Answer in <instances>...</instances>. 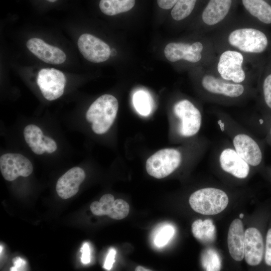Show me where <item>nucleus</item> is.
<instances>
[{
	"instance_id": "1",
	"label": "nucleus",
	"mask_w": 271,
	"mask_h": 271,
	"mask_svg": "<svg viewBox=\"0 0 271 271\" xmlns=\"http://www.w3.org/2000/svg\"><path fill=\"white\" fill-rule=\"evenodd\" d=\"M229 22L212 39L216 52L231 49L261 58L271 48L270 36L262 26L255 22Z\"/></svg>"
},
{
	"instance_id": "2",
	"label": "nucleus",
	"mask_w": 271,
	"mask_h": 271,
	"mask_svg": "<svg viewBox=\"0 0 271 271\" xmlns=\"http://www.w3.org/2000/svg\"><path fill=\"white\" fill-rule=\"evenodd\" d=\"M216 53L214 62L208 68L225 80L246 84L252 73H261L263 66L259 58L231 49H221Z\"/></svg>"
},
{
	"instance_id": "3",
	"label": "nucleus",
	"mask_w": 271,
	"mask_h": 271,
	"mask_svg": "<svg viewBox=\"0 0 271 271\" xmlns=\"http://www.w3.org/2000/svg\"><path fill=\"white\" fill-rule=\"evenodd\" d=\"M164 54L168 60L175 62L184 60L192 63L203 61L210 66L217 56L212 39L207 38L205 41H196L191 43L171 42L165 47Z\"/></svg>"
},
{
	"instance_id": "4",
	"label": "nucleus",
	"mask_w": 271,
	"mask_h": 271,
	"mask_svg": "<svg viewBox=\"0 0 271 271\" xmlns=\"http://www.w3.org/2000/svg\"><path fill=\"white\" fill-rule=\"evenodd\" d=\"M118 108V101L112 95L104 94L95 100L86 113V120L92 123L94 132H106L114 121Z\"/></svg>"
},
{
	"instance_id": "5",
	"label": "nucleus",
	"mask_w": 271,
	"mask_h": 271,
	"mask_svg": "<svg viewBox=\"0 0 271 271\" xmlns=\"http://www.w3.org/2000/svg\"><path fill=\"white\" fill-rule=\"evenodd\" d=\"M189 202L191 207L195 212L203 215H212L223 211L227 206L229 199L222 190L206 188L192 193Z\"/></svg>"
},
{
	"instance_id": "6",
	"label": "nucleus",
	"mask_w": 271,
	"mask_h": 271,
	"mask_svg": "<svg viewBox=\"0 0 271 271\" xmlns=\"http://www.w3.org/2000/svg\"><path fill=\"white\" fill-rule=\"evenodd\" d=\"M201 85L208 94L226 99L240 98L248 91L246 84L225 80L209 68L201 79Z\"/></svg>"
},
{
	"instance_id": "7",
	"label": "nucleus",
	"mask_w": 271,
	"mask_h": 271,
	"mask_svg": "<svg viewBox=\"0 0 271 271\" xmlns=\"http://www.w3.org/2000/svg\"><path fill=\"white\" fill-rule=\"evenodd\" d=\"M181 159L180 152L176 149H162L147 159L146 170L150 176L162 179L169 176L179 166Z\"/></svg>"
},
{
	"instance_id": "8",
	"label": "nucleus",
	"mask_w": 271,
	"mask_h": 271,
	"mask_svg": "<svg viewBox=\"0 0 271 271\" xmlns=\"http://www.w3.org/2000/svg\"><path fill=\"white\" fill-rule=\"evenodd\" d=\"M173 110L180 120L179 130L181 136L190 137L199 131L202 123L201 113L191 101L183 99L177 102Z\"/></svg>"
},
{
	"instance_id": "9",
	"label": "nucleus",
	"mask_w": 271,
	"mask_h": 271,
	"mask_svg": "<svg viewBox=\"0 0 271 271\" xmlns=\"http://www.w3.org/2000/svg\"><path fill=\"white\" fill-rule=\"evenodd\" d=\"M66 82L65 75L53 68L41 69L37 78L38 85L43 96L49 101L55 100L62 95Z\"/></svg>"
},
{
	"instance_id": "10",
	"label": "nucleus",
	"mask_w": 271,
	"mask_h": 271,
	"mask_svg": "<svg viewBox=\"0 0 271 271\" xmlns=\"http://www.w3.org/2000/svg\"><path fill=\"white\" fill-rule=\"evenodd\" d=\"M0 170L5 180L12 181L19 176L28 177L33 170L30 161L24 156L16 153H7L0 157Z\"/></svg>"
},
{
	"instance_id": "11",
	"label": "nucleus",
	"mask_w": 271,
	"mask_h": 271,
	"mask_svg": "<svg viewBox=\"0 0 271 271\" xmlns=\"http://www.w3.org/2000/svg\"><path fill=\"white\" fill-rule=\"evenodd\" d=\"M232 0H209L201 14V22L207 31L219 29L226 23Z\"/></svg>"
},
{
	"instance_id": "12",
	"label": "nucleus",
	"mask_w": 271,
	"mask_h": 271,
	"mask_svg": "<svg viewBox=\"0 0 271 271\" xmlns=\"http://www.w3.org/2000/svg\"><path fill=\"white\" fill-rule=\"evenodd\" d=\"M77 44L81 54L90 62H103L110 57L111 51L109 46L91 34L81 35L78 40Z\"/></svg>"
},
{
	"instance_id": "13",
	"label": "nucleus",
	"mask_w": 271,
	"mask_h": 271,
	"mask_svg": "<svg viewBox=\"0 0 271 271\" xmlns=\"http://www.w3.org/2000/svg\"><path fill=\"white\" fill-rule=\"evenodd\" d=\"M92 213L97 216L106 215L111 218L121 220L126 217L129 211L128 204L121 199L115 200L110 194L103 195L99 201H94L90 205Z\"/></svg>"
},
{
	"instance_id": "14",
	"label": "nucleus",
	"mask_w": 271,
	"mask_h": 271,
	"mask_svg": "<svg viewBox=\"0 0 271 271\" xmlns=\"http://www.w3.org/2000/svg\"><path fill=\"white\" fill-rule=\"evenodd\" d=\"M234 149L250 166L256 167L262 161L263 154L258 143L250 136L239 133L233 139Z\"/></svg>"
},
{
	"instance_id": "15",
	"label": "nucleus",
	"mask_w": 271,
	"mask_h": 271,
	"mask_svg": "<svg viewBox=\"0 0 271 271\" xmlns=\"http://www.w3.org/2000/svg\"><path fill=\"white\" fill-rule=\"evenodd\" d=\"M264 241L262 232L256 227H249L244 234V258L251 266L259 265L263 260Z\"/></svg>"
},
{
	"instance_id": "16",
	"label": "nucleus",
	"mask_w": 271,
	"mask_h": 271,
	"mask_svg": "<svg viewBox=\"0 0 271 271\" xmlns=\"http://www.w3.org/2000/svg\"><path fill=\"white\" fill-rule=\"evenodd\" d=\"M26 46L31 52L46 63L58 65L66 60V54L62 50L48 44L41 39L31 38L27 41Z\"/></svg>"
},
{
	"instance_id": "17",
	"label": "nucleus",
	"mask_w": 271,
	"mask_h": 271,
	"mask_svg": "<svg viewBox=\"0 0 271 271\" xmlns=\"http://www.w3.org/2000/svg\"><path fill=\"white\" fill-rule=\"evenodd\" d=\"M85 178V172L81 168L75 167L70 169L57 182L56 190L58 195L63 199L73 197L78 192Z\"/></svg>"
},
{
	"instance_id": "18",
	"label": "nucleus",
	"mask_w": 271,
	"mask_h": 271,
	"mask_svg": "<svg viewBox=\"0 0 271 271\" xmlns=\"http://www.w3.org/2000/svg\"><path fill=\"white\" fill-rule=\"evenodd\" d=\"M219 162L222 170L239 179L247 177L250 171L247 163L234 149L227 148L220 153Z\"/></svg>"
},
{
	"instance_id": "19",
	"label": "nucleus",
	"mask_w": 271,
	"mask_h": 271,
	"mask_svg": "<svg viewBox=\"0 0 271 271\" xmlns=\"http://www.w3.org/2000/svg\"><path fill=\"white\" fill-rule=\"evenodd\" d=\"M243 225L239 219L231 222L228 232L227 244L229 253L235 261H241L244 257Z\"/></svg>"
},
{
	"instance_id": "20",
	"label": "nucleus",
	"mask_w": 271,
	"mask_h": 271,
	"mask_svg": "<svg viewBox=\"0 0 271 271\" xmlns=\"http://www.w3.org/2000/svg\"><path fill=\"white\" fill-rule=\"evenodd\" d=\"M245 9L255 22L271 26V4L266 0H242Z\"/></svg>"
},
{
	"instance_id": "21",
	"label": "nucleus",
	"mask_w": 271,
	"mask_h": 271,
	"mask_svg": "<svg viewBox=\"0 0 271 271\" xmlns=\"http://www.w3.org/2000/svg\"><path fill=\"white\" fill-rule=\"evenodd\" d=\"M25 140L32 151L37 155L46 152L43 145V133L41 128L35 124H29L24 129Z\"/></svg>"
},
{
	"instance_id": "22",
	"label": "nucleus",
	"mask_w": 271,
	"mask_h": 271,
	"mask_svg": "<svg viewBox=\"0 0 271 271\" xmlns=\"http://www.w3.org/2000/svg\"><path fill=\"white\" fill-rule=\"evenodd\" d=\"M194 236L202 242L212 241L215 238V227L210 219L195 220L192 224Z\"/></svg>"
},
{
	"instance_id": "23",
	"label": "nucleus",
	"mask_w": 271,
	"mask_h": 271,
	"mask_svg": "<svg viewBox=\"0 0 271 271\" xmlns=\"http://www.w3.org/2000/svg\"><path fill=\"white\" fill-rule=\"evenodd\" d=\"M134 5L135 0H100L99 7L104 14L114 16L129 11Z\"/></svg>"
},
{
	"instance_id": "24",
	"label": "nucleus",
	"mask_w": 271,
	"mask_h": 271,
	"mask_svg": "<svg viewBox=\"0 0 271 271\" xmlns=\"http://www.w3.org/2000/svg\"><path fill=\"white\" fill-rule=\"evenodd\" d=\"M261 75L260 95L263 106L271 115V61L263 67Z\"/></svg>"
},
{
	"instance_id": "25",
	"label": "nucleus",
	"mask_w": 271,
	"mask_h": 271,
	"mask_svg": "<svg viewBox=\"0 0 271 271\" xmlns=\"http://www.w3.org/2000/svg\"><path fill=\"white\" fill-rule=\"evenodd\" d=\"M132 102L136 111L140 115L146 116L151 113L152 100L147 92L144 90L137 91L133 96Z\"/></svg>"
},
{
	"instance_id": "26",
	"label": "nucleus",
	"mask_w": 271,
	"mask_h": 271,
	"mask_svg": "<svg viewBox=\"0 0 271 271\" xmlns=\"http://www.w3.org/2000/svg\"><path fill=\"white\" fill-rule=\"evenodd\" d=\"M197 0H178L171 11L172 18L180 21L192 13Z\"/></svg>"
},
{
	"instance_id": "27",
	"label": "nucleus",
	"mask_w": 271,
	"mask_h": 271,
	"mask_svg": "<svg viewBox=\"0 0 271 271\" xmlns=\"http://www.w3.org/2000/svg\"><path fill=\"white\" fill-rule=\"evenodd\" d=\"M174 229L171 225L163 227L156 235L154 242L156 246L162 247L165 245L174 234Z\"/></svg>"
},
{
	"instance_id": "28",
	"label": "nucleus",
	"mask_w": 271,
	"mask_h": 271,
	"mask_svg": "<svg viewBox=\"0 0 271 271\" xmlns=\"http://www.w3.org/2000/svg\"><path fill=\"white\" fill-rule=\"evenodd\" d=\"M203 257V265L206 270H219L221 264L217 254L213 250H208Z\"/></svg>"
},
{
	"instance_id": "29",
	"label": "nucleus",
	"mask_w": 271,
	"mask_h": 271,
	"mask_svg": "<svg viewBox=\"0 0 271 271\" xmlns=\"http://www.w3.org/2000/svg\"><path fill=\"white\" fill-rule=\"evenodd\" d=\"M263 260L265 264L271 267V227L268 229L265 236Z\"/></svg>"
},
{
	"instance_id": "30",
	"label": "nucleus",
	"mask_w": 271,
	"mask_h": 271,
	"mask_svg": "<svg viewBox=\"0 0 271 271\" xmlns=\"http://www.w3.org/2000/svg\"><path fill=\"white\" fill-rule=\"evenodd\" d=\"M43 145L46 152L51 154L54 152L57 149L56 142L51 138L43 135Z\"/></svg>"
},
{
	"instance_id": "31",
	"label": "nucleus",
	"mask_w": 271,
	"mask_h": 271,
	"mask_svg": "<svg viewBox=\"0 0 271 271\" xmlns=\"http://www.w3.org/2000/svg\"><path fill=\"white\" fill-rule=\"evenodd\" d=\"M116 250L114 248H110L107 255L104 264V268L107 270H110L115 262V256Z\"/></svg>"
},
{
	"instance_id": "32",
	"label": "nucleus",
	"mask_w": 271,
	"mask_h": 271,
	"mask_svg": "<svg viewBox=\"0 0 271 271\" xmlns=\"http://www.w3.org/2000/svg\"><path fill=\"white\" fill-rule=\"evenodd\" d=\"M81 251L82 252L81 262L83 264L89 263L90 261V249L88 243L85 242L83 244Z\"/></svg>"
},
{
	"instance_id": "33",
	"label": "nucleus",
	"mask_w": 271,
	"mask_h": 271,
	"mask_svg": "<svg viewBox=\"0 0 271 271\" xmlns=\"http://www.w3.org/2000/svg\"><path fill=\"white\" fill-rule=\"evenodd\" d=\"M178 0H157L159 7L164 10H169L174 7Z\"/></svg>"
},
{
	"instance_id": "34",
	"label": "nucleus",
	"mask_w": 271,
	"mask_h": 271,
	"mask_svg": "<svg viewBox=\"0 0 271 271\" xmlns=\"http://www.w3.org/2000/svg\"><path fill=\"white\" fill-rule=\"evenodd\" d=\"M14 266L11 268V270H18L19 268L25 266L26 261L20 257H17L14 261Z\"/></svg>"
},
{
	"instance_id": "35",
	"label": "nucleus",
	"mask_w": 271,
	"mask_h": 271,
	"mask_svg": "<svg viewBox=\"0 0 271 271\" xmlns=\"http://www.w3.org/2000/svg\"><path fill=\"white\" fill-rule=\"evenodd\" d=\"M135 270H136V271H148V270H151V269H149L148 268L144 267L143 266L139 265V266H138L136 268Z\"/></svg>"
},
{
	"instance_id": "36",
	"label": "nucleus",
	"mask_w": 271,
	"mask_h": 271,
	"mask_svg": "<svg viewBox=\"0 0 271 271\" xmlns=\"http://www.w3.org/2000/svg\"><path fill=\"white\" fill-rule=\"evenodd\" d=\"M268 136L271 140V123L269 125V127L268 129Z\"/></svg>"
},
{
	"instance_id": "37",
	"label": "nucleus",
	"mask_w": 271,
	"mask_h": 271,
	"mask_svg": "<svg viewBox=\"0 0 271 271\" xmlns=\"http://www.w3.org/2000/svg\"><path fill=\"white\" fill-rule=\"evenodd\" d=\"M46 1H47L48 2H50V3H54V2H56L58 0H46Z\"/></svg>"
},
{
	"instance_id": "38",
	"label": "nucleus",
	"mask_w": 271,
	"mask_h": 271,
	"mask_svg": "<svg viewBox=\"0 0 271 271\" xmlns=\"http://www.w3.org/2000/svg\"><path fill=\"white\" fill-rule=\"evenodd\" d=\"M243 216H244V214L243 213H240L239 214L240 218H241V219L243 218Z\"/></svg>"
}]
</instances>
